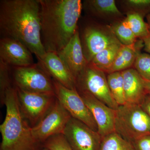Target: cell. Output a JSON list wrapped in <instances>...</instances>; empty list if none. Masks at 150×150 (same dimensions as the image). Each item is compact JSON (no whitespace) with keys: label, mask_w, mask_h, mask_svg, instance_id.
<instances>
[{"label":"cell","mask_w":150,"mask_h":150,"mask_svg":"<svg viewBox=\"0 0 150 150\" xmlns=\"http://www.w3.org/2000/svg\"><path fill=\"white\" fill-rule=\"evenodd\" d=\"M115 131L132 143L150 134V117L140 105H119L115 110Z\"/></svg>","instance_id":"277c9868"},{"label":"cell","mask_w":150,"mask_h":150,"mask_svg":"<svg viewBox=\"0 0 150 150\" xmlns=\"http://www.w3.org/2000/svg\"><path fill=\"white\" fill-rule=\"evenodd\" d=\"M143 16L137 13L130 12L127 15L126 21L137 38H143L147 36L150 30Z\"/></svg>","instance_id":"7402d4cb"},{"label":"cell","mask_w":150,"mask_h":150,"mask_svg":"<svg viewBox=\"0 0 150 150\" xmlns=\"http://www.w3.org/2000/svg\"><path fill=\"white\" fill-rule=\"evenodd\" d=\"M125 4L132 11L142 16L150 12V0H127Z\"/></svg>","instance_id":"4316f807"},{"label":"cell","mask_w":150,"mask_h":150,"mask_svg":"<svg viewBox=\"0 0 150 150\" xmlns=\"http://www.w3.org/2000/svg\"><path fill=\"white\" fill-rule=\"evenodd\" d=\"M53 81L56 98L72 118L85 123L94 131H98L93 115L76 89H70L54 80Z\"/></svg>","instance_id":"ba28073f"},{"label":"cell","mask_w":150,"mask_h":150,"mask_svg":"<svg viewBox=\"0 0 150 150\" xmlns=\"http://www.w3.org/2000/svg\"><path fill=\"white\" fill-rule=\"evenodd\" d=\"M77 90L91 111L97 126L98 132L102 139L115 132V110L97 99L88 92Z\"/></svg>","instance_id":"7c38bea8"},{"label":"cell","mask_w":150,"mask_h":150,"mask_svg":"<svg viewBox=\"0 0 150 150\" xmlns=\"http://www.w3.org/2000/svg\"><path fill=\"white\" fill-rule=\"evenodd\" d=\"M11 67L0 60V91L1 98L8 89L13 86H12Z\"/></svg>","instance_id":"d4e9b609"},{"label":"cell","mask_w":150,"mask_h":150,"mask_svg":"<svg viewBox=\"0 0 150 150\" xmlns=\"http://www.w3.org/2000/svg\"><path fill=\"white\" fill-rule=\"evenodd\" d=\"M76 89L88 92L112 109L119 106L110 93L104 72L89 64L77 78Z\"/></svg>","instance_id":"52a82bcc"},{"label":"cell","mask_w":150,"mask_h":150,"mask_svg":"<svg viewBox=\"0 0 150 150\" xmlns=\"http://www.w3.org/2000/svg\"><path fill=\"white\" fill-rule=\"evenodd\" d=\"M57 54L76 80L88 64L84 54L79 30L64 48Z\"/></svg>","instance_id":"9a60e30c"},{"label":"cell","mask_w":150,"mask_h":150,"mask_svg":"<svg viewBox=\"0 0 150 150\" xmlns=\"http://www.w3.org/2000/svg\"><path fill=\"white\" fill-rule=\"evenodd\" d=\"M16 88L22 114L33 128L43 120L54 106L57 100L55 94L28 92Z\"/></svg>","instance_id":"8992f818"},{"label":"cell","mask_w":150,"mask_h":150,"mask_svg":"<svg viewBox=\"0 0 150 150\" xmlns=\"http://www.w3.org/2000/svg\"><path fill=\"white\" fill-rule=\"evenodd\" d=\"M110 28L122 45L130 46L137 42V37L132 32L126 20L115 23Z\"/></svg>","instance_id":"603a6c76"},{"label":"cell","mask_w":150,"mask_h":150,"mask_svg":"<svg viewBox=\"0 0 150 150\" xmlns=\"http://www.w3.org/2000/svg\"><path fill=\"white\" fill-rule=\"evenodd\" d=\"M135 43L130 46L122 45L118 51L113 64L108 73L122 71L130 69L135 63L139 52V47H136Z\"/></svg>","instance_id":"e0dca14e"},{"label":"cell","mask_w":150,"mask_h":150,"mask_svg":"<svg viewBox=\"0 0 150 150\" xmlns=\"http://www.w3.org/2000/svg\"><path fill=\"white\" fill-rule=\"evenodd\" d=\"M122 45L121 43L110 45L96 54L88 64L108 73Z\"/></svg>","instance_id":"d6986e66"},{"label":"cell","mask_w":150,"mask_h":150,"mask_svg":"<svg viewBox=\"0 0 150 150\" xmlns=\"http://www.w3.org/2000/svg\"><path fill=\"white\" fill-rule=\"evenodd\" d=\"M41 41L46 52L58 53L78 29L81 0H39Z\"/></svg>","instance_id":"7a4b0ae2"},{"label":"cell","mask_w":150,"mask_h":150,"mask_svg":"<svg viewBox=\"0 0 150 150\" xmlns=\"http://www.w3.org/2000/svg\"><path fill=\"white\" fill-rule=\"evenodd\" d=\"M84 7L95 15L108 17H120L121 13L114 0H89L84 2Z\"/></svg>","instance_id":"ac0fdd59"},{"label":"cell","mask_w":150,"mask_h":150,"mask_svg":"<svg viewBox=\"0 0 150 150\" xmlns=\"http://www.w3.org/2000/svg\"><path fill=\"white\" fill-rule=\"evenodd\" d=\"M122 73L126 103L140 105L147 93L144 81L135 69L130 68Z\"/></svg>","instance_id":"2e32d148"},{"label":"cell","mask_w":150,"mask_h":150,"mask_svg":"<svg viewBox=\"0 0 150 150\" xmlns=\"http://www.w3.org/2000/svg\"><path fill=\"white\" fill-rule=\"evenodd\" d=\"M1 100L6 111L0 125L2 139L0 150H43V145L35 140L32 128L22 114L16 88L13 86L8 89Z\"/></svg>","instance_id":"3957f363"},{"label":"cell","mask_w":150,"mask_h":150,"mask_svg":"<svg viewBox=\"0 0 150 150\" xmlns=\"http://www.w3.org/2000/svg\"><path fill=\"white\" fill-rule=\"evenodd\" d=\"M43 146L50 150H73L63 134L50 137L43 143Z\"/></svg>","instance_id":"484cf974"},{"label":"cell","mask_w":150,"mask_h":150,"mask_svg":"<svg viewBox=\"0 0 150 150\" xmlns=\"http://www.w3.org/2000/svg\"><path fill=\"white\" fill-rule=\"evenodd\" d=\"M100 150H136L132 142L114 132L103 138Z\"/></svg>","instance_id":"ffe728a7"},{"label":"cell","mask_w":150,"mask_h":150,"mask_svg":"<svg viewBox=\"0 0 150 150\" xmlns=\"http://www.w3.org/2000/svg\"><path fill=\"white\" fill-rule=\"evenodd\" d=\"M80 36L84 54L88 63L100 51L108 46L120 43L110 28L91 25L85 28Z\"/></svg>","instance_id":"8fae6325"},{"label":"cell","mask_w":150,"mask_h":150,"mask_svg":"<svg viewBox=\"0 0 150 150\" xmlns=\"http://www.w3.org/2000/svg\"><path fill=\"white\" fill-rule=\"evenodd\" d=\"M147 23L150 30V13L147 16Z\"/></svg>","instance_id":"1f68e13d"},{"label":"cell","mask_w":150,"mask_h":150,"mask_svg":"<svg viewBox=\"0 0 150 150\" xmlns=\"http://www.w3.org/2000/svg\"><path fill=\"white\" fill-rule=\"evenodd\" d=\"M135 69L145 81H150V54L140 53L134 64Z\"/></svg>","instance_id":"cb8c5ba5"},{"label":"cell","mask_w":150,"mask_h":150,"mask_svg":"<svg viewBox=\"0 0 150 150\" xmlns=\"http://www.w3.org/2000/svg\"><path fill=\"white\" fill-rule=\"evenodd\" d=\"M142 40L144 43L145 51L150 54V33L147 36L143 38Z\"/></svg>","instance_id":"f546056e"},{"label":"cell","mask_w":150,"mask_h":150,"mask_svg":"<svg viewBox=\"0 0 150 150\" xmlns=\"http://www.w3.org/2000/svg\"><path fill=\"white\" fill-rule=\"evenodd\" d=\"M144 86L146 91L150 93V81H144Z\"/></svg>","instance_id":"4dcf8cb0"},{"label":"cell","mask_w":150,"mask_h":150,"mask_svg":"<svg viewBox=\"0 0 150 150\" xmlns=\"http://www.w3.org/2000/svg\"><path fill=\"white\" fill-rule=\"evenodd\" d=\"M107 79L110 93L115 102L118 105L126 104L122 71L109 74Z\"/></svg>","instance_id":"44dd1931"},{"label":"cell","mask_w":150,"mask_h":150,"mask_svg":"<svg viewBox=\"0 0 150 150\" xmlns=\"http://www.w3.org/2000/svg\"><path fill=\"white\" fill-rule=\"evenodd\" d=\"M133 142L135 150H150V134L140 137Z\"/></svg>","instance_id":"83f0119b"},{"label":"cell","mask_w":150,"mask_h":150,"mask_svg":"<svg viewBox=\"0 0 150 150\" xmlns=\"http://www.w3.org/2000/svg\"><path fill=\"white\" fill-rule=\"evenodd\" d=\"M140 105L150 117V93L147 92Z\"/></svg>","instance_id":"f1b7e54d"},{"label":"cell","mask_w":150,"mask_h":150,"mask_svg":"<svg viewBox=\"0 0 150 150\" xmlns=\"http://www.w3.org/2000/svg\"><path fill=\"white\" fill-rule=\"evenodd\" d=\"M73 150H100L102 138L83 122L71 118L63 133Z\"/></svg>","instance_id":"30bf717a"},{"label":"cell","mask_w":150,"mask_h":150,"mask_svg":"<svg viewBox=\"0 0 150 150\" xmlns=\"http://www.w3.org/2000/svg\"><path fill=\"white\" fill-rule=\"evenodd\" d=\"M39 0L0 1L1 38L18 40L40 60L46 53L40 33Z\"/></svg>","instance_id":"6da1fadb"},{"label":"cell","mask_w":150,"mask_h":150,"mask_svg":"<svg viewBox=\"0 0 150 150\" xmlns=\"http://www.w3.org/2000/svg\"><path fill=\"white\" fill-rule=\"evenodd\" d=\"M71 116L61 103H56L48 114L40 123L32 128L35 140L43 145L50 137L63 134Z\"/></svg>","instance_id":"9c48e42d"},{"label":"cell","mask_w":150,"mask_h":150,"mask_svg":"<svg viewBox=\"0 0 150 150\" xmlns=\"http://www.w3.org/2000/svg\"><path fill=\"white\" fill-rule=\"evenodd\" d=\"M11 74L14 85L19 89L30 93H55L53 79L38 63L28 67H11Z\"/></svg>","instance_id":"5b68a950"},{"label":"cell","mask_w":150,"mask_h":150,"mask_svg":"<svg viewBox=\"0 0 150 150\" xmlns=\"http://www.w3.org/2000/svg\"><path fill=\"white\" fill-rule=\"evenodd\" d=\"M38 63L52 79L67 88L76 89V78L57 53L46 52Z\"/></svg>","instance_id":"5bb4252c"},{"label":"cell","mask_w":150,"mask_h":150,"mask_svg":"<svg viewBox=\"0 0 150 150\" xmlns=\"http://www.w3.org/2000/svg\"><path fill=\"white\" fill-rule=\"evenodd\" d=\"M42 150H50L49 149H47V148H44Z\"/></svg>","instance_id":"d6a6232c"},{"label":"cell","mask_w":150,"mask_h":150,"mask_svg":"<svg viewBox=\"0 0 150 150\" xmlns=\"http://www.w3.org/2000/svg\"><path fill=\"white\" fill-rule=\"evenodd\" d=\"M32 53L18 40L1 38L0 39V60L11 67H26L34 64Z\"/></svg>","instance_id":"4fadbf2b"}]
</instances>
